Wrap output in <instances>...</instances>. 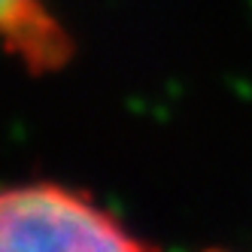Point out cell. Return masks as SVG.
<instances>
[{"mask_svg": "<svg viewBox=\"0 0 252 252\" xmlns=\"http://www.w3.org/2000/svg\"><path fill=\"white\" fill-rule=\"evenodd\" d=\"M0 252H152L92 194L58 183L0 189Z\"/></svg>", "mask_w": 252, "mask_h": 252, "instance_id": "obj_1", "label": "cell"}, {"mask_svg": "<svg viewBox=\"0 0 252 252\" xmlns=\"http://www.w3.org/2000/svg\"><path fill=\"white\" fill-rule=\"evenodd\" d=\"M0 43L28 67H58L70 37L43 0H0Z\"/></svg>", "mask_w": 252, "mask_h": 252, "instance_id": "obj_2", "label": "cell"}, {"mask_svg": "<svg viewBox=\"0 0 252 252\" xmlns=\"http://www.w3.org/2000/svg\"><path fill=\"white\" fill-rule=\"evenodd\" d=\"M213 252H219V249H213Z\"/></svg>", "mask_w": 252, "mask_h": 252, "instance_id": "obj_3", "label": "cell"}]
</instances>
